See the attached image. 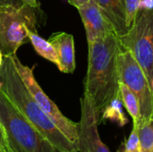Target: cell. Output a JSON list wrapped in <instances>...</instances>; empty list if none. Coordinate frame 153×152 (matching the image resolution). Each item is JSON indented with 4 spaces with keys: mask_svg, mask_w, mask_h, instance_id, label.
Wrapping results in <instances>:
<instances>
[{
    "mask_svg": "<svg viewBox=\"0 0 153 152\" xmlns=\"http://www.w3.org/2000/svg\"><path fill=\"white\" fill-rule=\"evenodd\" d=\"M99 120L91 99L83 93L81 98V119L78 123L76 145L79 152H111L100 139L98 130Z\"/></svg>",
    "mask_w": 153,
    "mask_h": 152,
    "instance_id": "cell-8",
    "label": "cell"
},
{
    "mask_svg": "<svg viewBox=\"0 0 153 152\" xmlns=\"http://www.w3.org/2000/svg\"><path fill=\"white\" fill-rule=\"evenodd\" d=\"M2 85H3V84H2V82H1V81H0V90H1V88H2Z\"/></svg>",
    "mask_w": 153,
    "mask_h": 152,
    "instance_id": "cell-26",
    "label": "cell"
},
{
    "mask_svg": "<svg viewBox=\"0 0 153 152\" xmlns=\"http://www.w3.org/2000/svg\"><path fill=\"white\" fill-rule=\"evenodd\" d=\"M102 14L113 27L117 36L125 35L129 27L127 25V13L125 0H95Z\"/></svg>",
    "mask_w": 153,
    "mask_h": 152,
    "instance_id": "cell-11",
    "label": "cell"
},
{
    "mask_svg": "<svg viewBox=\"0 0 153 152\" xmlns=\"http://www.w3.org/2000/svg\"><path fill=\"white\" fill-rule=\"evenodd\" d=\"M118 74L119 82L126 84L138 99L141 123L153 118V90L151 82L134 56L122 47L118 55Z\"/></svg>",
    "mask_w": 153,
    "mask_h": 152,
    "instance_id": "cell-6",
    "label": "cell"
},
{
    "mask_svg": "<svg viewBox=\"0 0 153 152\" xmlns=\"http://www.w3.org/2000/svg\"><path fill=\"white\" fill-rule=\"evenodd\" d=\"M141 0H125L126 13H127V25L130 27L132 22H134L135 15L139 10Z\"/></svg>",
    "mask_w": 153,
    "mask_h": 152,
    "instance_id": "cell-17",
    "label": "cell"
},
{
    "mask_svg": "<svg viewBox=\"0 0 153 152\" xmlns=\"http://www.w3.org/2000/svg\"><path fill=\"white\" fill-rule=\"evenodd\" d=\"M69 4L74 5L76 8H79L84 4H86L88 2H90V0H68Z\"/></svg>",
    "mask_w": 153,
    "mask_h": 152,
    "instance_id": "cell-20",
    "label": "cell"
},
{
    "mask_svg": "<svg viewBox=\"0 0 153 152\" xmlns=\"http://www.w3.org/2000/svg\"><path fill=\"white\" fill-rule=\"evenodd\" d=\"M117 152H125V145H124V142L121 143V145L117 150Z\"/></svg>",
    "mask_w": 153,
    "mask_h": 152,
    "instance_id": "cell-23",
    "label": "cell"
},
{
    "mask_svg": "<svg viewBox=\"0 0 153 152\" xmlns=\"http://www.w3.org/2000/svg\"><path fill=\"white\" fill-rule=\"evenodd\" d=\"M0 124L7 152H58L0 90Z\"/></svg>",
    "mask_w": 153,
    "mask_h": 152,
    "instance_id": "cell-3",
    "label": "cell"
},
{
    "mask_svg": "<svg viewBox=\"0 0 153 152\" xmlns=\"http://www.w3.org/2000/svg\"><path fill=\"white\" fill-rule=\"evenodd\" d=\"M0 152H1V151H0Z\"/></svg>",
    "mask_w": 153,
    "mask_h": 152,
    "instance_id": "cell-28",
    "label": "cell"
},
{
    "mask_svg": "<svg viewBox=\"0 0 153 152\" xmlns=\"http://www.w3.org/2000/svg\"><path fill=\"white\" fill-rule=\"evenodd\" d=\"M125 152H140V139L138 133V125H133L132 132L126 140L124 142Z\"/></svg>",
    "mask_w": 153,
    "mask_h": 152,
    "instance_id": "cell-16",
    "label": "cell"
},
{
    "mask_svg": "<svg viewBox=\"0 0 153 152\" xmlns=\"http://www.w3.org/2000/svg\"><path fill=\"white\" fill-rule=\"evenodd\" d=\"M54 47L57 58L58 69L65 73H73L75 70V53L74 37L66 32H55L48 39Z\"/></svg>",
    "mask_w": 153,
    "mask_h": 152,
    "instance_id": "cell-10",
    "label": "cell"
},
{
    "mask_svg": "<svg viewBox=\"0 0 153 152\" xmlns=\"http://www.w3.org/2000/svg\"><path fill=\"white\" fill-rule=\"evenodd\" d=\"M22 2L24 4H26V5H28V6H30L31 8H34V9H38L39 6L37 0H22Z\"/></svg>",
    "mask_w": 153,
    "mask_h": 152,
    "instance_id": "cell-21",
    "label": "cell"
},
{
    "mask_svg": "<svg viewBox=\"0 0 153 152\" xmlns=\"http://www.w3.org/2000/svg\"><path fill=\"white\" fill-rule=\"evenodd\" d=\"M11 56L20 77L36 102L59 129V131L76 147L78 141V123H74L65 116L57 106L43 91L35 79L33 68H30L29 66L23 65L16 56V55Z\"/></svg>",
    "mask_w": 153,
    "mask_h": 152,
    "instance_id": "cell-7",
    "label": "cell"
},
{
    "mask_svg": "<svg viewBox=\"0 0 153 152\" xmlns=\"http://www.w3.org/2000/svg\"><path fill=\"white\" fill-rule=\"evenodd\" d=\"M140 152H153V118L142 122L138 126Z\"/></svg>",
    "mask_w": 153,
    "mask_h": 152,
    "instance_id": "cell-15",
    "label": "cell"
},
{
    "mask_svg": "<svg viewBox=\"0 0 153 152\" xmlns=\"http://www.w3.org/2000/svg\"><path fill=\"white\" fill-rule=\"evenodd\" d=\"M71 152H79V151H77L76 149H74V150H73V151H72Z\"/></svg>",
    "mask_w": 153,
    "mask_h": 152,
    "instance_id": "cell-25",
    "label": "cell"
},
{
    "mask_svg": "<svg viewBox=\"0 0 153 152\" xmlns=\"http://www.w3.org/2000/svg\"><path fill=\"white\" fill-rule=\"evenodd\" d=\"M122 108L123 103L119 94L105 108L100 116L99 124H101L106 120H110L117 123L121 127L125 126L126 124H128V118L126 116Z\"/></svg>",
    "mask_w": 153,
    "mask_h": 152,
    "instance_id": "cell-14",
    "label": "cell"
},
{
    "mask_svg": "<svg viewBox=\"0 0 153 152\" xmlns=\"http://www.w3.org/2000/svg\"><path fill=\"white\" fill-rule=\"evenodd\" d=\"M8 4H16V5H22V4H24L22 2V0H0V5Z\"/></svg>",
    "mask_w": 153,
    "mask_h": 152,
    "instance_id": "cell-22",
    "label": "cell"
},
{
    "mask_svg": "<svg viewBox=\"0 0 153 152\" xmlns=\"http://www.w3.org/2000/svg\"><path fill=\"white\" fill-rule=\"evenodd\" d=\"M119 94L122 99L123 106L126 108L128 114L133 118V125H138L141 123L140 106L136 96L133 91L123 82H119Z\"/></svg>",
    "mask_w": 153,
    "mask_h": 152,
    "instance_id": "cell-13",
    "label": "cell"
},
{
    "mask_svg": "<svg viewBox=\"0 0 153 152\" xmlns=\"http://www.w3.org/2000/svg\"><path fill=\"white\" fill-rule=\"evenodd\" d=\"M34 10L26 4L0 5V51L4 57L16 55L18 48L30 40L26 27L36 30Z\"/></svg>",
    "mask_w": 153,
    "mask_h": 152,
    "instance_id": "cell-4",
    "label": "cell"
},
{
    "mask_svg": "<svg viewBox=\"0 0 153 152\" xmlns=\"http://www.w3.org/2000/svg\"><path fill=\"white\" fill-rule=\"evenodd\" d=\"M139 9H145V10H152L153 0H141Z\"/></svg>",
    "mask_w": 153,
    "mask_h": 152,
    "instance_id": "cell-19",
    "label": "cell"
},
{
    "mask_svg": "<svg viewBox=\"0 0 153 152\" xmlns=\"http://www.w3.org/2000/svg\"><path fill=\"white\" fill-rule=\"evenodd\" d=\"M1 91L20 113L58 152H71L76 149L44 113L20 77L12 56H4L0 67Z\"/></svg>",
    "mask_w": 153,
    "mask_h": 152,
    "instance_id": "cell-2",
    "label": "cell"
},
{
    "mask_svg": "<svg viewBox=\"0 0 153 152\" xmlns=\"http://www.w3.org/2000/svg\"><path fill=\"white\" fill-rule=\"evenodd\" d=\"M3 61H4V56L2 54V52L0 51V67L2 66V64H3Z\"/></svg>",
    "mask_w": 153,
    "mask_h": 152,
    "instance_id": "cell-24",
    "label": "cell"
},
{
    "mask_svg": "<svg viewBox=\"0 0 153 152\" xmlns=\"http://www.w3.org/2000/svg\"><path fill=\"white\" fill-rule=\"evenodd\" d=\"M122 48L128 50L152 83L153 79V9H139L127 32L119 38Z\"/></svg>",
    "mask_w": 153,
    "mask_h": 152,
    "instance_id": "cell-5",
    "label": "cell"
},
{
    "mask_svg": "<svg viewBox=\"0 0 153 152\" xmlns=\"http://www.w3.org/2000/svg\"><path fill=\"white\" fill-rule=\"evenodd\" d=\"M26 32L30 41L31 42L35 51L41 56L43 58L54 63L56 66L58 65V58L56 52L53 47V45L44 39H42L36 30H33L30 26L26 27Z\"/></svg>",
    "mask_w": 153,
    "mask_h": 152,
    "instance_id": "cell-12",
    "label": "cell"
},
{
    "mask_svg": "<svg viewBox=\"0 0 153 152\" xmlns=\"http://www.w3.org/2000/svg\"><path fill=\"white\" fill-rule=\"evenodd\" d=\"M88 47L84 94L89 97L100 118L105 108L119 95L118 55L121 46L117 36L110 33L97 39Z\"/></svg>",
    "mask_w": 153,
    "mask_h": 152,
    "instance_id": "cell-1",
    "label": "cell"
},
{
    "mask_svg": "<svg viewBox=\"0 0 153 152\" xmlns=\"http://www.w3.org/2000/svg\"><path fill=\"white\" fill-rule=\"evenodd\" d=\"M151 85H152V90H153V79H152V83H151Z\"/></svg>",
    "mask_w": 153,
    "mask_h": 152,
    "instance_id": "cell-27",
    "label": "cell"
},
{
    "mask_svg": "<svg viewBox=\"0 0 153 152\" xmlns=\"http://www.w3.org/2000/svg\"><path fill=\"white\" fill-rule=\"evenodd\" d=\"M0 151L7 152L6 143H5V138H4V133L3 130V127L0 124Z\"/></svg>",
    "mask_w": 153,
    "mask_h": 152,
    "instance_id": "cell-18",
    "label": "cell"
},
{
    "mask_svg": "<svg viewBox=\"0 0 153 152\" xmlns=\"http://www.w3.org/2000/svg\"><path fill=\"white\" fill-rule=\"evenodd\" d=\"M77 10L85 28L88 45L99 38L115 33L113 27L102 14L95 0H90V2L77 8Z\"/></svg>",
    "mask_w": 153,
    "mask_h": 152,
    "instance_id": "cell-9",
    "label": "cell"
}]
</instances>
